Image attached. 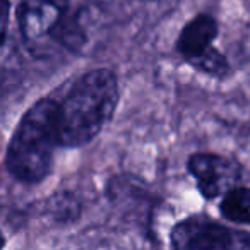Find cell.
Masks as SVG:
<instances>
[{
  "mask_svg": "<svg viewBox=\"0 0 250 250\" xmlns=\"http://www.w3.org/2000/svg\"><path fill=\"white\" fill-rule=\"evenodd\" d=\"M117 103L118 83L111 70L84 74L60 104V146L79 147L93 141L111 120Z\"/></svg>",
  "mask_w": 250,
  "mask_h": 250,
  "instance_id": "6da1fadb",
  "label": "cell"
},
{
  "mask_svg": "<svg viewBox=\"0 0 250 250\" xmlns=\"http://www.w3.org/2000/svg\"><path fill=\"white\" fill-rule=\"evenodd\" d=\"M60 104L38 100L19 122L5 154L9 173L24 184H38L50 173L59 137Z\"/></svg>",
  "mask_w": 250,
  "mask_h": 250,
  "instance_id": "7a4b0ae2",
  "label": "cell"
},
{
  "mask_svg": "<svg viewBox=\"0 0 250 250\" xmlns=\"http://www.w3.org/2000/svg\"><path fill=\"white\" fill-rule=\"evenodd\" d=\"M171 243L175 250H250V233L206 218H190L175 226Z\"/></svg>",
  "mask_w": 250,
  "mask_h": 250,
  "instance_id": "3957f363",
  "label": "cell"
},
{
  "mask_svg": "<svg viewBox=\"0 0 250 250\" xmlns=\"http://www.w3.org/2000/svg\"><path fill=\"white\" fill-rule=\"evenodd\" d=\"M187 168L197 180L199 192L208 201L226 194L240 180V165L221 154L197 153L187 161Z\"/></svg>",
  "mask_w": 250,
  "mask_h": 250,
  "instance_id": "277c9868",
  "label": "cell"
},
{
  "mask_svg": "<svg viewBox=\"0 0 250 250\" xmlns=\"http://www.w3.org/2000/svg\"><path fill=\"white\" fill-rule=\"evenodd\" d=\"M69 0H19L16 18L26 42H38L53 35L65 19Z\"/></svg>",
  "mask_w": 250,
  "mask_h": 250,
  "instance_id": "5b68a950",
  "label": "cell"
},
{
  "mask_svg": "<svg viewBox=\"0 0 250 250\" xmlns=\"http://www.w3.org/2000/svg\"><path fill=\"white\" fill-rule=\"evenodd\" d=\"M216 36H218L216 19L209 14H199L184 26L177 40V50L188 62L190 59L211 48Z\"/></svg>",
  "mask_w": 250,
  "mask_h": 250,
  "instance_id": "8992f818",
  "label": "cell"
},
{
  "mask_svg": "<svg viewBox=\"0 0 250 250\" xmlns=\"http://www.w3.org/2000/svg\"><path fill=\"white\" fill-rule=\"evenodd\" d=\"M223 218L236 225H250V187L229 188L219 202Z\"/></svg>",
  "mask_w": 250,
  "mask_h": 250,
  "instance_id": "52a82bcc",
  "label": "cell"
},
{
  "mask_svg": "<svg viewBox=\"0 0 250 250\" xmlns=\"http://www.w3.org/2000/svg\"><path fill=\"white\" fill-rule=\"evenodd\" d=\"M188 63H190L192 67H195L197 70H201V72L211 74V76H219V77L228 74V70H229L226 57L223 55L218 48H214V46L208 48L204 53H201V55L190 59Z\"/></svg>",
  "mask_w": 250,
  "mask_h": 250,
  "instance_id": "ba28073f",
  "label": "cell"
},
{
  "mask_svg": "<svg viewBox=\"0 0 250 250\" xmlns=\"http://www.w3.org/2000/svg\"><path fill=\"white\" fill-rule=\"evenodd\" d=\"M4 245H5V238H4V235H2V231H0V250L4 249Z\"/></svg>",
  "mask_w": 250,
  "mask_h": 250,
  "instance_id": "9c48e42d",
  "label": "cell"
}]
</instances>
